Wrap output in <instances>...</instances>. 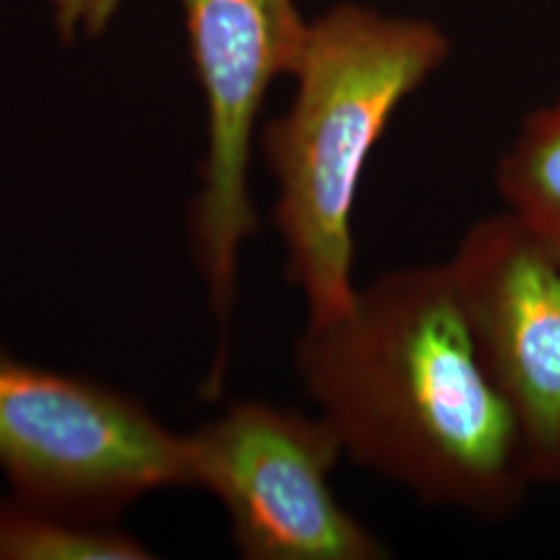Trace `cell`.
<instances>
[{"instance_id": "9", "label": "cell", "mask_w": 560, "mask_h": 560, "mask_svg": "<svg viewBox=\"0 0 560 560\" xmlns=\"http://www.w3.org/2000/svg\"><path fill=\"white\" fill-rule=\"evenodd\" d=\"M57 7L65 32H71L78 23H83L90 32H96L113 15L117 0H57Z\"/></svg>"}, {"instance_id": "8", "label": "cell", "mask_w": 560, "mask_h": 560, "mask_svg": "<svg viewBox=\"0 0 560 560\" xmlns=\"http://www.w3.org/2000/svg\"><path fill=\"white\" fill-rule=\"evenodd\" d=\"M140 541L34 502L0 501V560L150 559Z\"/></svg>"}, {"instance_id": "1", "label": "cell", "mask_w": 560, "mask_h": 560, "mask_svg": "<svg viewBox=\"0 0 560 560\" xmlns=\"http://www.w3.org/2000/svg\"><path fill=\"white\" fill-rule=\"evenodd\" d=\"M293 360L342 457L413 499L502 520L536 483L446 261L358 287L337 318L305 320Z\"/></svg>"}, {"instance_id": "4", "label": "cell", "mask_w": 560, "mask_h": 560, "mask_svg": "<svg viewBox=\"0 0 560 560\" xmlns=\"http://www.w3.org/2000/svg\"><path fill=\"white\" fill-rule=\"evenodd\" d=\"M191 486L222 502L249 560H381V538L340 504L330 476L342 457L320 416L240 400L187 434Z\"/></svg>"}, {"instance_id": "5", "label": "cell", "mask_w": 560, "mask_h": 560, "mask_svg": "<svg viewBox=\"0 0 560 560\" xmlns=\"http://www.w3.org/2000/svg\"><path fill=\"white\" fill-rule=\"evenodd\" d=\"M196 71L208 102V159L194 208V241L219 326L210 378L226 370L243 243L258 231L249 198V150L261 102L279 75H293L310 23L295 0H180Z\"/></svg>"}, {"instance_id": "3", "label": "cell", "mask_w": 560, "mask_h": 560, "mask_svg": "<svg viewBox=\"0 0 560 560\" xmlns=\"http://www.w3.org/2000/svg\"><path fill=\"white\" fill-rule=\"evenodd\" d=\"M0 469L23 501L90 523L152 490L191 486L187 436L141 402L2 349Z\"/></svg>"}, {"instance_id": "2", "label": "cell", "mask_w": 560, "mask_h": 560, "mask_svg": "<svg viewBox=\"0 0 560 560\" xmlns=\"http://www.w3.org/2000/svg\"><path fill=\"white\" fill-rule=\"evenodd\" d=\"M448 57L428 21L339 4L310 23L298 92L261 138L279 185L275 226L284 272L307 320L337 318L355 300L353 210L361 175L402 101Z\"/></svg>"}, {"instance_id": "7", "label": "cell", "mask_w": 560, "mask_h": 560, "mask_svg": "<svg viewBox=\"0 0 560 560\" xmlns=\"http://www.w3.org/2000/svg\"><path fill=\"white\" fill-rule=\"evenodd\" d=\"M506 212L560 256V101L534 110L497 168Z\"/></svg>"}, {"instance_id": "6", "label": "cell", "mask_w": 560, "mask_h": 560, "mask_svg": "<svg viewBox=\"0 0 560 560\" xmlns=\"http://www.w3.org/2000/svg\"><path fill=\"white\" fill-rule=\"evenodd\" d=\"M529 474L560 486V256L506 210L469 226L446 261Z\"/></svg>"}]
</instances>
